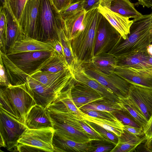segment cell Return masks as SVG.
<instances>
[{"instance_id": "cell-1", "label": "cell", "mask_w": 152, "mask_h": 152, "mask_svg": "<svg viewBox=\"0 0 152 152\" xmlns=\"http://www.w3.org/2000/svg\"><path fill=\"white\" fill-rule=\"evenodd\" d=\"M152 43V12L134 18L126 39L120 36L108 52L118 59L146 51Z\"/></svg>"}, {"instance_id": "cell-2", "label": "cell", "mask_w": 152, "mask_h": 152, "mask_svg": "<svg viewBox=\"0 0 152 152\" xmlns=\"http://www.w3.org/2000/svg\"><path fill=\"white\" fill-rule=\"evenodd\" d=\"M99 16L97 8L86 12L83 22L82 29L71 41L74 66L90 63L94 57Z\"/></svg>"}, {"instance_id": "cell-3", "label": "cell", "mask_w": 152, "mask_h": 152, "mask_svg": "<svg viewBox=\"0 0 152 152\" xmlns=\"http://www.w3.org/2000/svg\"><path fill=\"white\" fill-rule=\"evenodd\" d=\"M0 107L25 125L27 115L36 104L27 83L16 86H1Z\"/></svg>"}, {"instance_id": "cell-4", "label": "cell", "mask_w": 152, "mask_h": 152, "mask_svg": "<svg viewBox=\"0 0 152 152\" xmlns=\"http://www.w3.org/2000/svg\"><path fill=\"white\" fill-rule=\"evenodd\" d=\"M65 28V21L51 0H41L36 25V39L52 42L59 39L61 31Z\"/></svg>"}, {"instance_id": "cell-5", "label": "cell", "mask_w": 152, "mask_h": 152, "mask_svg": "<svg viewBox=\"0 0 152 152\" xmlns=\"http://www.w3.org/2000/svg\"><path fill=\"white\" fill-rule=\"evenodd\" d=\"M27 127L1 108L0 109V146L17 151L18 140Z\"/></svg>"}, {"instance_id": "cell-6", "label": "cell", "mask_w": 152, "mask_h": 152, "mask_svg": "<svg viewBox=\"0 0 152 152\" xmlns=\"http://www.w3.org/2000/svg\"><path fill=\"white\" fill-rule=\"evenodd\" d=\"M82 66L88 75L110 90L119 99L127 97L131 84L125 80L114 72L104 73L90 63Z\"/></svg>"}, {"instance_id": "cell-7", "label": "cell", "mask_w": 152, "mask_h": 152, "mask_svg": "<svg viewBox=\"0 0 152 152\" xmlns=\"http://www.w3.org/2000/svg\"><path fill=\"white\" fill-rule=\"evenodd\" d=\"M54 52V50L34 51L6 55L18 69L28 76L35 73Z\"/></svg>"}, {"instance_id": "cell-8", "label": "cell", "mask_w": 152, "mask_h": 152, "mask_svg": "<svg viewBox=\"0 0 152 152\" xmlns=\"http://www.w3.org/2000/svg\"><path fill=\"white\" fill-rule=\"evenodd\" d=\"M30 76L53 90L58 95L66 90L75 80L69 68L55 73L38 71Z\"/></svg>"}, {"instance_id": "cell-9", "label": "cell", "mask_w": 152, "mask_h": 152, "mask_svg": "<svg viewBox=\"0 0 152 152\" xmlns=\"http://www.w3.org/2000/svg\"><path fill=\"white\" fill-rule=\"evenodd\" d=\"M55 132L52 127L36 129L27 128L18 140V144L35 147L44 151L53 152V139Z\"/></svg>"}, {"instance_id": "cell-10", "label": "cell", "mask_w": 152, "mask_h": 152, "mask_svg": "<svg viewBox=\"0 0 152 152\" xmlns=\"http://www.w3.org/2000/svg\"><path fill=\"white\" fill-rule=\"evenodd\" d=\"M120 36L106 18L100 13L94 50V56L108 52Z\"/></svg>"}, {"instance_id": "cell-11", "label": "cell", "mask_w": 152, "mask_h": 152, "mask_svg": "<svg viewBox=\"0 0 152 152\" xmlns=\"http://www.w3.org/2000/svg\"><path fill=\"white\" fill-rule=\"evenodd\" d=\"M113 72L131 84L152 89V67L138 68L117 65Z\"/></svg>"}, {"instance_id": "cell-12", "label": "cell", "mask_w": 152, "mask_h": 152, "mask_svg": "<svg viewBox=\"0 0 152 152\" xmlns=\"http://www.w3.org/2000/svg\"><path fill=\"white\" fill-rule=\"evenodd\" d=\"M47 110L52 119L68 124L86 133L96 140H107L100 134L91 127L84 120L75 113L70 111L61 112Z\"/></svg>"}, {"instance_id": "cell-13", "label": "cell", "mask_w": 152, "mask_h": 152, "mask_svg": "<svg viewBox=\"0 0 152 152\" xmlns=\"http://www.w3.org/2000/svg\"><path fill=\"white\" fill-rule=\"evenodd\" d=\"M41 0H27L19 24L22 32L36 39V25Z\"/></svg>"}, {"instance_id": "cell-14", "label": "cell", "mask_w": 152, "mask_h": 152, "mask_svg": "<svg viewBox=\"0 0 152 152\" xmlns=\"http://www.w3.org/2000/svg\"><path fill=\"white\" fill-rule=\"evenodd\" d=\"M127 97L139 108L148 121L152 114V89L131 84Z\"/></svg>"}, {"instance_id": "cell-15", "label": "cell", "mask_w": 152, "mask_h": 152, "mask_svg": "<svg viewBox=\"0 0 152 152\" xmlns=\"http://www.w3.org/2000/svg\"><path fill=\"white\" fill-rule=\"evenodd\" d=\"M52 50H54L52 42H41L30 37L22 32L18 40L8 50L6 54Z\"/></svg>"}, {"instance_id": "cell-16", "label": "cell", "mask_w": 152, "mask_h": 152, "mask_svg": "<svg viewBox=\"0 0 152 152\" xmlns=\"http://www.w3.org/2000/svg\"><path fill=\"white\" fill-rule=\"evenodd\" d=\"M53 145L55 152H94L96 149L91 141H75L55 132L53 137Z\"/></svg>"}, {"instance_id": "cell-17", "label": "cell", "mask_w": 152, "mask_h": 152, "mask_svg": "<svg viewBox=\"0 0 152 152\" xmlns=\"http://www.w3.org/2000/svg\"><path fill=\"white\" fill-rule=\"evenodd\" d=\"M77 82L85 84L93 88L105 99L114 101L120 102V99L110 90L88 75L81 65H76L71 69Z\"/></svg>"}, {"instance_id": "cell-18", "label": "cell", "mask_w": 152, "mask_h": 152, "mask_svg": "<svg viewBox=\"0 0 152 152\" xmlns=\"http://www.w3.org/2000/svg\"><path fill=\"white\" fill-rule=\"evenodd\" d=\"M71 94L74 103L79 109L93 102L104 98L93 88L75 80L71 88Z\"/></svg>"}, {"instance_id": "cell-19", "label": "cell", "mask_w": 152, "mask_h": 152, "mask_svg": "<svg viewBox=\"0 0 152 152\" xmlns=\"http://www.w3.org/2000/svg\"><path fill=\"white\" fill-rule=\"evenodd\" d=\"M26 79L36 104L47 108L58 96L53 90L31 76Z\"/></svg>"}, {"instance_id": "cell-20", "label": "cell", "mask_w": 152, "mask_h": 152, "mask_svg": "<svg viewBox=\"0 0 152 152\" xmlns=\"http://www.w3.org/2000/svg\"><path fill=\"white\" fill-rule=\"evenodd\" d=\"M98 11L104 16L119 33L124 39H126L130 33L133 20L124 16L100 4L97 8Z\"/></svg>"}, {"instance_id": "cell-21", "label": "cell", "mask_w": 152, "mask_h": 152, "mask_svg": "<svg viewBox=\"0 0 152 152\" xmlns=\"http://www.w3.org/2000/svg\"><path fill=\"white\" fill-rule=\"evenodd\" d=\"M25 125L29 129L53 128L52 120L47 108L37 104L28 113Z\"/></svg>"}, {"instance_id": "cell-22", "label": "cell", "mask_w": 152, "mask_h": 152, "mask_svg": "<svg viewBox=\"0 0 152 152\" xmlns=\"http://www.w3.org/2000/svg\"><path fill=\"white\" fill-rule=\"evenodd\" d=\"M75 81L60 94L47 109L61 112L70 111L82 118V112L75 105L71 94V88Z\"/></svg>"}, {"instance_id": "cell-23", "label": "cell", "mask_w": 152, "mask_h": 152, "mask_svg": "<svg viewBox=\"0 0 152 152\" xmlns=\"http://www.w3.org/2000/svg\"><path fill=\"white\" fill-rule=\"evenodd\" d=\"M100 5L124 16L136 18L142 15L129 0H102Z\"/></svg>"}, {"instance_id": "cell-24", "label": "cell", "mask_w": 152, "mask_h": 152, "mask_svg": "<svg viewBox=\"0 0 152 152\" xmlns=\"http://www.w3.org/2000/svg\"><path fill=\"white\" fill-rule=\"evenodd\" d=\"M51 119L55 132L69 139L81 142H90L96 140L88 134L68 124Z\"/></svg>"}, {"instance_id": "cell-25", "label": "cell", "mask_w": 152, "mask_h": 152, "mask_svg": "<svg viewBox=\"0 0 152 152\" xmlns=\"http://www.w3.org/2000/svg\"><path fill=\"white\" fill-rule=\"evenodd\" d=\"M147 140L145 135L139 137L124 129L118 137V143L111 152H131L135 151L137 147Z\"/></svg>"}, {"instance_id": "cell-26", "label": "cell", "mask_w": 152, "mask_h": 152, "mask_svg": "<svg viewBox=\"0 0 152 152\" xmlns=\"http://www.w3.org/2000/svg\"><path fill=\"white\" fill-rule=\"evenodd\" d=\"M3 7L5 12L7 23L6 37L7 52L10 48L18 40L22 32L18 23L12 13L7 2L6 5Z\"/></svg>"}, {"instance_id": "cell-27", "label": "cell", "mask_w": 152, "mask_h": 152, "mask_svg": "<svg viewBox=\"0 0 152 152\" xmlns=\"http://www.w3.org/2000/svg\"><path fill=\"white\" fill-rule=\"evenodd\" d=\"M0 56L8 75L9 86H18L27 83L26 78L28 76L9 59L6 54L0 50Z\"/></svg>"}, {"instance_id": "cell-28", "label": "cell", "mask_w": 152, "mask_h": 152, "mask_svg": "<svg viewBox=\"0 0 152 152\" xmlns=\"http://www.w3.org/2000/svg\"><path fill=\"white\" fill-rule=\"evenodd\" d=\"M90 64L102 72L110 74L113 72L118 61L115 56L107 52L95 56Z\"/></svg>"}, {"instance_id": "cell-29", "label": "cell", "mask_w": 152, "mask_h": 152, "mask_svg": "<svg viewBox=\"0 0 152 152\" xmlns=\"http://www.w3.org/2000/svg\"><path fill=\"white\" fill-rule=\"evenodd\" d=\"M81 118L83 120L95 124L112 132L118 137L124 132V125L121 121L117 122L93 117L83 112Z\"/></svg>"}, {"instance_id": "cell-30", "label": "cell", "mask_w": 152, "mask_h": 152, "mask_svg": "<svg viewBox=\"0 0 152 152\" xmlns=\"http://www.w3.org/2000/svg\"><path fill=\"white\" fill-rule=\"evenodd\" d=\"M54 51V54L41 65L36 72L40 71L55 73L69 68L66 59L61 57Z\"/></svg>"}, {"instance_id": "cell-31", "label": "cell", "mask_w": 152, "mask_h": 152, "mask_svg": "<svg viewBox=\"0 0 152 152\" xmlns=\"http://www.w3.org/2000/svg\"><path fill=\"white\" fill-rule=\"evenodd\" d=\"M149 56L147 51L118 59V65L138 68L152 67L149 62Z\"/></svg>"}, {"instance_id": "cell-32", "label": "cell", "mask_w": 152, "mask_h": 152, "mask_svg": "<svg viewBox=\"0 0 152 152\" xmlns=\"http://www.w3.org/2000/svg\"><path fill=\"white\" fill-rule=\"evenodd\" d=\"M83 10L65 20V32L70 41L83 28V22L86 13Z\"/></svg>"}, {"instance_id": "cell-33", "label": "cell", "mask_w": 152, "mask_h": 152, "mask_svg": "<svg viewBox=\"0 0 152 152\" xmlns=\"http://www.w3.org/2000/svg\"><path fill=\"white\" fill-rule=\"evenodd\" d=\"M80 109L95 110L113 113L122 109L120 102L111 101L106 99L93 102Z\"/></svg>"}, {"instance_id": "cell-34", "label": "cell", "mask_w": 152, "mask_h": 152, "mask_svg": "<svg viewBox=\"0 0 152 152\" xmlns=\"http://www.w3.org/2000/svg\"><path fill=\"white\" fill-rule=\"evenodd\" d=\"M119 99L122 109L127 112L143 127L148 121L139 108L128 97Z\"/></svg>"}, {"instance_id": "cell-35", "label": "cell", "mask_w": 152, "mask_h": 152, "mask_svg": "<svg viewBox=\"0 0 152 152\" xmlns=\"http://www.w3.org/2000/svg\"><path fill=\"white\" fill-rule=\"evenodd\" d=\"M58 37L62 45L66 61L71 69L75 65V59L72 52L71 41L66 34L65 28L61 31L59 34Z\"/></svg>"}, {"instance_id": "cell-36", "label": "cell", "mask_w": 152, "mask_h": 152, "mask_svg": "<svg viewBox=\"0 0 152 152\" xmlns=\"http://www.w3.org/2000/svg\"><path fill=\"white\" fill-rule=\"evenodd\" d=\"M0 20V51L6 54V37L7 23L6 17L4 7H1Z\"/></svg>"}, {"instance_id": "cell-37", "label": "cell", "mask_w": 152, "mask_h": 152, "mask_svg": "<svg viewBox=\"0 0 152 152\" xmlns=\"http://www.w3.org/2000/svg\"><path fill=\"white\" fill-rule=\"evenodd\" d=\"M113 114L124 125L143 128L130 114L123 109L114 112Z\"/></svg>"}, {"instance_id": "cell-38", "label": "cell", "mask_w": 152, "mask_h": 152, "mask_svg": "<svg viewBox=\"0 0 152 152\" xmlns=\"http://www.w3.org/2000/svg\"><path fill=\"white\" fill-rule=\"evenodd\" d=\"M27 0H7V4L14 17L18 23Z\"/></svg>"}, {"instance_id": "cell-39", "label": "cell", "mask_w": 152, "mask_h": 152, "mask_svg": "<svg viewBox=\"0 0 152 152\" xmlns=\"http://www.w3.org/2000/svg\"><path fill=\"white\" fill-rule=\"evenodd\" d=\"M84 120L91 127L100 134L107 141L116 145L118 142V137L115 134L95 124Z\"/></svg>"}, {"instance_id": "cell-40", "label": "cell", "mask_w": 152, "mask_h": 152, "mask_svg": "<svg viewBox=\"0 0 152 152\" xmlns=\"http://www.w3.org/2000/svg\"><path fill=\"white\" fill-rule=\"evenodd\" d=\"M83 0L70 4L66 8L59 12L65 21L83 10Z\"/></svg>"}, {"instance_id": "cell-41", "label": "cell", "mask_w": 152, "mask_h": 152, "mask_svg": "<svg viewBox=\"0 0 152 152\" xmlns=\"http://www.w3.org/2000/svg\"><path fill=\"white\" fill-rule=\"evenodd\" d=\"M80 109L83 113L91 116L117 122L120 121L112 113L95 110Z\"/></svg>"}, {"instance_id": "cell-42", "label": "cell", "mask_w": 152, "mask_h": 152, "mask_svg": "<svg viewBox=\"0 0 152 152\" xmlns=\"http://www.w3.org/2000/svg\"><path fill=\"white\" fill-rule=\"evenodd\" d=\"M91 142L96 148L94 152H110L115 145L113 142L105 140H94Z\"/></svg>"}, {"instance_id": "cell-43", "label": "cell", "mask_w": 152, "mask_h": 152, "mask_svg": "<svg viewBox=\"0 0 152 152\" xmlns=\"http://www.w3.org/2000/svg\"><path fill=\"white\" fill-rule=\"evenodd\" d=\"M0 64L1 86H8L10 85L8 75L1 56H0Z\"/></svg>"}, {"instance_id": "cell-44", "label": "cell", "mask_w": 152, "mask_h": 152, "mask_svg": "<svg viewBox=\"0 0 152 152\" xmlns=\"http://www.w3.org/2000/svg\"><path fill=\"white\" fill-rule=\"evenodd\" d=\"M83 9L87 12L91 10L97 8L102 0H83Z\"/></svg>"}, {"instance_id": "cell-45", "label": "cell", "mask_w": 152, "mask_h": 152, "mask_svg": "<svg viewBox=\"0 0 152 152\" xmlns=\"http://www.w3.org/2000/svg\"><path fill=\"white\" fill-rule=\"evenodd\" d=\"M57 10L59 12L67 7L72 0H51Z\"/></svg>"}, {"instance_id": "cell-46", "label": "cell", "mask_w": 152, "mask_h": 152, "mask_svg": "<svg viewBox=\"0 0 152 152\" xmlns=\"http://www.w3.org/2000/svg\"><path fill=\"white\" fill-rule=\"evenodd\" d=\"M145 134L148 141L152 139V114L146 124L143 127Z\"/></svg>"}, {"instance_id": "cell-47", "label": "cell", "mask_w": 152, "mask_h": 152, "mask_svg": "<svg viewBox=\"0 0 152 152\" xmlns=\"http://www.w3.org/2000/svg\"><path fill=\"white\" fill-rule=\"evenodd\" d=\"M53 45L54 50L61 57L66 59L63 48L59 39H56L52 41Z\"/></svg>"}, {"instance_id": "cell-48", "label": "cell", "mask_w": 152, "mask_h": 152, "mask_svg": "<svg viewBox=\"0 0 152 152\" xmlns=\"http://www.w3.org/2000/svg\"><path fill=\"white\" fill-rule=\"evenodd\" d=\"M17 151L19 152H42L44 151L43 150L32 146L18 144L17 147Z\"/></svg>"}, {"instance_id": "cell-49", "label": "cell", "mask_w": 152, "mask_h": 152, "mask_svg": "<svg viewBox=\"0 0 152 152\" xmlns=\"http://www.w3.org/2000/svg\"><path fill=\"white\" fill-rule=\"evenodd\" d=\"M124 129L133 134L139 137L145 135L143 128H139L124 125Z\"/></svg>"}, {"instance_id": "cell-50", "label": "cell", "mask_w": 152, "mask_h": 152, "mask_svg": "<svg viewBox=\"0 0 152 152\" xmlns=\"http://www.w3.org/2000/svg\"><path fill=\"white\" fill-rule=\"evenodd\" d=\"M138 4L142 6L143 7L148 8L152 7V0H137Z\"/></svg>"}, {"instance_id": "cell-51", "label": "cell", "mask_w": 152, "mask_h": 152, "mask_svg": "<svg viewBox=\"0 0 152 152\" xmlns=\"http://www.w3.org/2000/svg\"><path fill=\"white\" fill-rule=\"evenodd\" d=\"M147 148L150 152H152V139L148 141H146Z\"/></svg>"}, {"instance_id": "cell-52", "label": "cell", "mask_w": 152, "mask_h": 152, "mask_svg": "<svg viewBox=\"0 0 152 152\" xmlns=\"http://www.w3.org/2000/svg\"><path fill=\"white\" fill-rule=\"evenodd\" d=\"M1 1V7H3L5 6L7 3V0H0Z\"/></svg>"}, {"instance_id": "cell-53", "label": "cell", "mask_w": 152, "mask_h": 152, "mask_svg": "<svg viewBox=\"0 0 152 152\" xmlns=\"http://www.w3.org/2000/svg\"><path fill=\"white\" fill-rule=\"evenodd\" d=\"M149 62L152 67V56H150L149 58Z\"/></svg>"}, {"instance_id": "cell-54", "label": "cell", "mask_w": 152, "mask_h": 152, "mask_svg": "<svg viewBox=\"0 0 152 152\" xmlns=\"http://www.w3.org/2000/svg\"><path fill=\"white\" fill-rule=\"evenodd\" d=\"M81 0H72V1L71 3V4H73V3H76V2H79Z\"/></svg>"}, {"instance_id": "cell-55", "label": "cell", "mask_w": 152, "mask_h": 152, "mask_svg": "<svg viewBox=\"0 0 152 152\" xmlns=\"http://www.w3.org/2000/svg\"></svg>"}]
</instances>
